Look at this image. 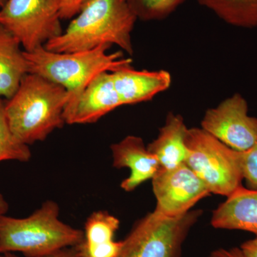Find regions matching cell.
Masks as SVG:
<instances>
[{
  "label": "cell",
  "instance_id": "ba28073f",
  "mask_svg": "<svg viewBox=\"0 0 257 257\" xmlns=\"http://www.w3.org/2000/svg\"><path fill=\"white\" fill-rule=\"evenodd\" d=\"M248 109L246 99L234 94L207 109L201 128L230 148L246 151L257 142V118L248 116Z\"/></svg>",
  "mask_w": 257,
  "mask_h": 257
},
{
  "label": "cell",
  "instance_id": "8992f818",
  "mask_svg": "<svg viewBox=\"0 0 257 257\" xmlns=\"http://www.w3.org/2000/svg\"><path fill=\"white\" fill-rule=\"evenodd\" d=\"M202 213L197 209L170 217L154 210L122 240L118 257H180L184 241Z\"/></svg>",
  "mask_w": 257,
  "mask_h": 257
},
{
  "label": "cell",
  "instance_id": "277c9868",
  "mask_svg": "<svg viewBox=\"0 0 257 257\" xmlns=\"http://www.w3.org/2000/svg\"><path fill=\"white\" fill-rule=\"evenodd\" d=\"M111 47L102 45L90 50L59 53L44 46L30 52L25 51V55L29 73L59 84L72 99L79 95L98 74L132 65L133 60L124 57L122 51L108 53Z\"/></svg>",
  "mask_w": 257,
  "mask_h": 257
},
{
  "label": "cell",
  "instance_id": "e0dca14e",
  "mask_svg": "<svg viewBox=\"0 0 257 257\" xmlns=\"http://www.w3.org/2000/svg\"><path fill=\"white\" fill-rule=\"evenodd\" d=\"M119 224V219L107 211H94L86 221L84 239L77 247L81 251H87L106 246L114 241Z\"/></svg>",
  "mask_w": 257,
  "mask_h": 257
},
{
  "label": "cell",
  "instance_id": "6da1fadb",
  "mask_svg": "<svg viewBox=\"0 0 257 257\" xmlns=\"http://www.w3.org/2000/svg\"><path fill=\"white\" fill-rule=\"evenodd\" d=\"M137 20L126 0H85L65 31L45 47L63 53L115 45L132 56V32Z\"/></svg>",
  "mask_w": 257,
  "mask_h": 257
},
{
  "label": "cell",
  "instance_id": "52a82bcc",
  "mask_svg": "<svg viewBox=\"0 0 257 257\" xmlns=\"http://www.w3.org/2000/svg\"><path fill=\"white\" fill-rule=\"evenodd\" d=\"M60 9L61 0H8L0 9V25L32 52L63 32Z\"/></svg>",
  "mask_w": 257,
  "mask_h": 257
},
{
  "label": "cell",
  "instance_id": "5bb4252c",
  "mask_svg": "<svg viewBox=\"0 0 257 257\" xmlns=\"http://www.w3.org/2000/svg\"><path fill=\"white\" fill-rule=\"evenodd\" d=\"M187 130L180 114L169 113L157 138L147 145L149 151L157 157L162 168H175L185 163L189 155L185 143Z\"/></svg>",
  "mask_w": 257,
  "mask_h": 257
},
{
  "label": "cell",
  "instance_id": "ffe728a7",
  "mask_svg": "<svg viewBox=\"0 0 257 257\" xmlns=\"http://www.w3.org/2000/svg\"><path fill=\"white\" fill-rule=\"evenodd\" d=\"M243 179L248 189H257V142L251 148L240 152Z\"/></svg>",
  "mask_w": 257,
  "mask_h": 257
},
{
  "label": "cell",
  "instance_id": "30bf717a",
  "mask_svg": "<svg viewBox=\"0 0 257 257\" xmlns=\"http://www.w3.org/2000/svg\"><path fill=\"white\" fill-rule=\"evenodd\" d=\"M111 72L98 74L79 95L69 99L64 109L65 124H92L123 106Z\"/></svg>",
  "mask_w": 257,
  "mask_h": 257
},
{
  "label": "cell",
  "instance_id": "9c48e42d",
  "mask_svg": "<svg viewBox=\"0 0 257 257\" xmlns=\"http://www.w3.org/2000/svg\"><path fill=\"white\" fill-rule=\"evenodd\" d=\"M152 180L157 199L155 211L164 216L183 215L211 194L206 184L186 163L172 169L160 167Z\"/></svg>",
  "mask_w": 257,
  "mask_h": 257
},
{
  "label": "cell",
  "instance_id": "7a4b0ae2",
  "mask_svg": "<svg viewBox=\"0 0 257 257\" xmlns=\"http://www.w3.org/2000/svg\"><path fill=\"white\" fill-rule=\"evenodd\" d=\"M69 99L68 92L59 84L26 74L14 95L5 100L10 128L25 145L44 141L65 124L63 113Z\"/></svg>",
  "mask_w": 257,
  "mask_h": 257
},
{
  "label": "cell",
  "instance_id": "4fadbf2b",
  "mask_svg": "<svg viewBox=\"0 0 257 257\" xmlns=\"http://www.w3.org/2000/svg\"><path fill=\"white\" fill-rule=\"evenodd\" d=\"M211 224L216 229L241 230L257 236V189L243 186L236 189L213 211Z\"/></svg>",
  "mask_w": 257,
  "mask_h": 257
},
{
  "label": "cell",
  "instance_id": "2e32d148",
  "mask_svg": "<svg viewBox=\"0 0 257 257\" xmlns=\"http://www.w3.org/2000/svg\"><path fill=\"white\" fill-rule=\"evenodd\" d=\"M229 25L243 28L257 27V0H197Z\"/></svg>",
  "mask_w": 257,
  "mask_h": 257
},
{
  "label": "cell",
  "instance_id": "7c38bea8",
  "mask_svg": "<svg viewBox=\"0 0 257 257\" xmlns=\"http://www.w3.org/2000/svg\"><path fill=\"white\" fill-rule=\"evenodd\" d=\"M111 73L122 105L151 100L157 94L167 90L172 81L167 71L136 70L132 66Z\"/></svg>",
  "mask_w": 257,
  "mask_h": 257
},
{
  "label": "cell",
  "instance_id": "d4e9b609",
  "mask_svg": "<svg viewBox=\"0 0 257 257\" xmlns=\"http://www.w3.org/2000/svg\"><path fill=\"white\" fill-rule=\"evenodd\" d=\"M8 209H9V204L3 194L0 193V218L6 214Z\"/></svg>",
  "mask_w": 257,
  "mask_h": 257
},
{
  "label": "cell",
  "instance_id": "603a6c76",
  "mask_svg": "<svg viewBox=\"0 0 257 257\" xmlns=\"http://www.w3.org/2000/svg\"><path fill=\"white\" fill-rule=\"evenodd\" d=\"M239 248L245 257H257V236L245 241Z\"/></svg>",
  "mask_w": 257,
  "mask_h": 257
},
{
  "label": "cell",
  "instance_id": "ac0fdd59",
  "mask_svg": "<svg viewBox=\"0 0 257 257\" xmlns=\"http://www.w3.org/2000/svg\"><path fill=\"white\" fill-rule=\"evenodd\" d=\"M31 157L29 145L20 141L10 128L5 114V100L0 97V162L9 160L26 162Z\"/></svg>",
  "mask_w": 257,
  "mask_h": 257
},
{
  "label": "cell",
  "instance_id": "8fae6325",
  "mask_svg": "<svg viewBox=\"0 0 257 257\" xmlns=\"http://www.w3.org/2000/svg\"><path fill=\"white\" fill-rule=\"evenodd\" d=\"M113 167L130 169V175L121 183L125 192H133L148 179H152L160 169V164L149 151L140 137H126L111 146Z\"/></svg>",
  "mask_w": 257,
  "mask_h": 257
},
{
  "label": "cell",
  "instance_id": "7402d4cb",
  "mask_svg": "<svg viewBox=\"0 0 257 257\" xmlns=\"http://www.w3.org/2000/svg\"><path fill=\"white\" fill-rule=\"evenodd\" d=\"M208 257H245L239 247L218 248L212 251Z\"/></svg>",
  "mask_w": 257,
  "mask_h": 257
},
{
  "label": "cell",
  "instance_id": "4316f807",
  "mask_svg": "<svg viewBox=\"0 0 257 257\" xmlns=\"http://www.w3.org/2000/svg\"><path fill=\"white\" fill-rule=\"evenodd\" d=\"M7 1H8V0H0V9L4 6Z\"/></svg>",
  "mask_w": 257,
  "mask_h": 257
},
{
  "label": "cell",
  "instance_id": "9a60e30c",
  "mask_svg": "<svg viewBox=\"0 0 257 257\" xmlns=\"http://www.w3.org/2000/svg\"><path fill=\"white\" fill-rule=\"evenodd\" d=\"M20 42L0 25V97L9 99L29 73L28 60Z\"/></svg>",
  "mask_w": 257,
  "mask_h": 257
},
{
  "label": "cell",
  "instance_id": "cb8c5ba5",
  "mask_svg": "<svg viewBox=\"0 0 257 257\" xmlns=\"http://www.w3.org/2000/svg\"><path fill=\"white\" fill-rule=\"evenodd\" d=\"M43 257H82L77 246H70L62 248Z\"/></svg>",
  "mask_w": 257,
  "mask_h": 257
},
{
  "label": "cell",
  "instance_id": "5b68a950",
  "mask_svg": "<svg viewBox=\"0 0 257 257\" xmlns=\"http://www.w3.org/2000/svg\"><path fill=\"white\" fill-rule=\"evenodd\" d=\"M185 163L211 194L227 197L242 186L240 152L226 146L202 128H188Z\"/></svg>",
  "mask_w": 257,
  "mask_h": 257
},
{
  "label": "cell",
  "instance_id": "3957f363",
  "mask_svg": "<svg viewBox=\"0 0 257 257\" xmlns=\"http://www.w3.org/2000/svg\"><path fill=\"white\" fill-rule=\"evenodd\" d=\"M82 230L60 219V207L52 200L25 218H0V253H23L26 257H43L58 250L78 245Z\"/></svg>",
  "mask_w": 257,
  "mask_h": 257
},
{
  "label": "cell",
  "instance_id": "484cf974",
  "mask_svg": "<svg viewBox=\"0 0 257 257\" xmlns=\"http://www.w3.org/2000/svg\"><path fill=\"white\" fill-rule=\"evenodd\" d=\"M0 257H19V256H16V255L14 254V253H1V254H0Z\"/></svg>",
  "mask_w": 257,
  "mask_h": 257
},
{
  "label": "cell",
  "instance_id": "44dd1931",
  "mask_svg": "<svg viewBox=\"0 0 257 257\" xmlns=\"http://www.w3.org/2000/svg\"><path fill=\"white\" fill-rule=\"evenodd\" d=\"M85 0H61L60 16L62 20L73 18L78 14Z\"/></svg>",
  "mask_w": 257,
  "mask_h": 257
},
{
  "label": "cell",
  "instance_id": "d6986e66",
  "mask_svg": "<svg viewBox=\"0 0 257 257\" xmlns=\"http://www.w3.org/2000/svg\"><path fill=\"white\" fill-rule=\"evenodd\" d=\"M186 0H126L138 20L155 21L167 18Z\"/></svg>",
  "mask_w": 257,
  "mask_h": 257
}]
</instances>
